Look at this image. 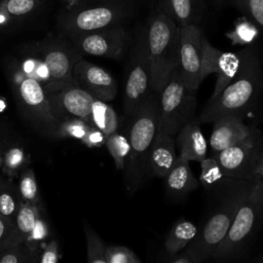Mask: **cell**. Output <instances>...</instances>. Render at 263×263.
Masks as SVG:
<instances>
[{"label":"cell","mask_w":263,"mask_h":263,"mask_svg":"<svg viewBox=\"0 0 263 263\" xmlns=\"http://www.w3.org/2000/svg\"><path fill=\"white\" fill-rule=\"evenodd\" d=\"M92 124L96 125L105 137L116 133L118 118L114 109L104 101L96 99L92 107Z\"/></svg>","instance_id":"obj_25"},{"label":"cell","mask_w":263,"mask_h":263,"mask_svg":"<svg viewBox=\"0 0 263 263\" xmlns=\"http://www.w3.org/2000/svg\"><path fill=\"white\" fill-rule=\"evenodd\" d=\"M205 36L198 25L180 28V52L178 71L185 86L195 92L201 84V64Z\"/></svg>","instance_id":"obj_9"},{"label":"cell","mask_w":263,"mask_h":263,"mask_svg":"<svg viewBox=\"0 0 263 263\" xmlns=\"http://www.w3.org/2000/svg\"><path fill=\"white\" fill-rule=\"evenodd\" d=\"M176 147L175 136L158 133L148 154V173L164 178L178 158Z\"/></svg>","instance_id":"obj_19"},{"label":"cell","mask_w":263,"mask_h":263,"mask_svg":"<svg viewBox=\"0 0 263 263\" xmlns=\"http://www.w3.org/2000/svg\"><path fill=\"white\" fill-rule=\"evenodd\" d=\"M163 179L166 193L177 199L185 198L200 185L191 171L189 161L179 156Z\"/></svg>","instance_id":"obj_20"},{"label":"cell","mask_w":263,"mask_h":263,"mask_svg":"<svg viewBox=\"0 0 263 263\" xmlns=\"http://www.w3.org/2000/svg\"><path fill=\"white\" fill-rule=\"evenodd\" d=\"M254 261H256V262H261V263H263V255H261L260 257H258L257 259H255Z\"/></svg>","instance_id":"obj_41"},{"label":"cell","mask_w":263,"mask_h":263,"mask_svg":"<svg viewBox=\"0 0 263 263\" xmlns=\"http://www.w3.org/2000/svg\"><path fill=\"white\" fill-rule=\"evenodd\" d=\"M106 263H141L137 255L124 246L106 247Z\"/></svg>","instance_id":"obj_33"},{"label":"cell","mask_w":263,"mask_h":263,"mask_svg":"<svg viewBox=\"0 0 263 263\" xmlns=\"http://www.w3.org/2000/svg\"><path fill=\"white\" fill-rule=\"evenodd\" d=\"M253 125L245 123L243 119L235 115H225L213 122L210 137V147L213 153L229 148L242 140L251 133Z\"/></svg>","instance_id":"obj_16"},{"label":"cell","mask_w":263,"mask_h":263,"mask_svg":"<svg viewBox=\"0 0 263 263\" xmlns=\"http://www.w3.org/2000/svg\"><path fill=\"white\" fill-rule=\"evenodd\" d=\"M151 70V86L159 93L179 66L180 27L159 8L144 30Z\"/></svg>","instance_id":"obj_3"},{"label":"cell","mask_w":263,"mask_h":263,"mask_svg":"<svg viewBox=\"0 0 263 263\" xmlns=\"http://www.w3.org/2000/svg\"><path fill=\"white\" fill-rule=\"evenodd\" d=\"M63 45L50 44L43 54V63L48 75V91L54 92L69 85H75L77 81L73 75L74 50Z\"/></svg>","instance_id":"obj_14"},{"label":"cell","mask_w":263,"mask_h":263,"mask_svg":"<svg viewBox=\"0 0 263 263\" xmlns=\"http://www.w3.org/2000/svg\"><path fill=\"white\" fill-rule=\"evenodd\" d=\"M194 93L185 86L177 69L159 92L158 133L176 136L195 117L197 100Z\"/></svg>","instance_id":"obj_7"},{"label":"cell","mask_w":263,"mask_h":263,"mask_svg":"<svg viewBox=\"0 0 263 263\" xmlns=\"http://www.w3.org/2000/svg\"><path fill=\"white\" fill-rule=\"evenodd\" d=\"M24 152L21 148L14 147L8 150V152L5 155V167L9 171L16 170L24 161Z\"/></svg>","instance_id":"obj_36"},{"label":"cell","mask_w":263,"mask_h":263,"mask_svg":"<svg viewBox=\"0 0 263 263\" xmlns=\"http://www.w3.org/2000/svg\"><path fill=\"white\" fill-rule=\"evenodd\" d=\"M37 223L38 213L36 205L23 200L14 218V226L23 241L28 240L33 235Z\"/></svg>","instance_id":"obj_27"},{"label":"cell","mask_w":263,"mask_h":263,"mask_svg":"<svg viewBox=\"0 0 263 263\" xmlns=\"http://www.w3.org/2000/svg\"><path fill=\"white\" fill-rule=\"evenodd\" d=\"M132 5L117 1L89 0L60 13L58 26L69 37L120 26Z\"/></svg>","instance_id":"obj_6"},{"label":"cell","mask_w":263,"mask_h":263,"mask_svg":"<svg viewBox=\"0 0 263 263\" xmlns=\"http://www.w3.org/2000/svg\"><path fill=\"white\" fill-rule=\"evenodd\" d=\"M261 228H263V180L256 179L240 203L225 238L211 260L218 263L241 260Z\"/></svg>","instance_id":"obj_4"},{"label":"cell","mask_w":263,"mask_h":263,"mask_svg":"<svg viewBox=\"0 0 263 263\" xmlns=\"http://www.w3.org/2000/svg\"><path fill=\"white\" fill-rule=\"evenodd\" d=\"M179 157L188 161H198L206 157L208 141L200 128L198 117L188 121L176 135Z\"/></svg>","instance_id":"obj_18"},{"label":"cell","mask_w":263,"mask_h":263,"mask_svg":"<svg viewBox=\"0 0 263 263\" xmlns=\"http://www.w3.org/2000/svg\"><path fill=\"white\" fill-rule=\"evenodd\" d=\"M217 1H219V2H220V1H223V0H217Z\"/></svg>","instance_id":"obj_42"},{"label":"cell","mask_w":263,"mask_h":263,"mask_svg":"<svg viewBox=\"0 0 263 263\" xmlns=\"http://www.w3.org/2000/svg\"><path fill=\"white\" fill-rule=\"evenodd\" d=\"M199 228L191 221L186 219L178 220L171 228L164 240V251L172 257L184 249L196 237Z\"/></svg>","instance_id":"obj_22"},{"label":"cell","mask_w":263,"mask_h":263,"mask_svg":"<svg viewBox=\"0 0 263 263\" xmlns=\"http://www.w3.org/2000/svg\"><path fill=\"white\" fill-rule=\"evenodd\" d=\"M151 91L153 90L151 86L150 63L147 54L144 34H142L125 82V113L128 116H132Z\"/></svg>","instance_id":"obj_10"},{"label":"cell","mask_w":263,"mask_h":263,"mask_svg":"<svg viewBox=\"0 0 263 263\" xmlns=\"http://www.w3.org/2000/svg\"><path fill=\"white\" fill-rule=\"evenodd\" d=\"M107 1H117V2H123V3H127V4L133 5L135 3V1H137V0H107Z\"/></svg>","instance_id":"obj_40"},{"label":"cell","mask_w":263,"mask_h":263,"mask_svg":"<svg viewBox=\"0 0 263 263\" xmlns=\"http://www.w3.org/2000/svg\"><path fill=\"white\" fill-rule=\"evenodd\" d=\"M254 181L231 178L226 184L209 192L214 200L211 212L196 237L184 249L193 263H203L212 259L225 238L235 214L250 192Z\"/></svg>","instance_id":"obj_2"},{"label":"cell","mask_w":263,"mask_h":263,"mask_svg":"<svg viewBox=\"0 0 263 263\" xmlns=\"http://www.w3.org/2000/svg\"><path fill=\"white\" fill-rule=\"evenodd\" d=\"M18 191L22 199L26 202L36 204L38 201V186L32 170H26L18 181Z\"/></svg>","instance_id":"obj_30"},{"label":"cell","mask_w":263,"mask_h":263,"mask_svg":"<svg viewBox=\"0 0 263 263\" xmlns=\"http://www.w3.org/2000/svg\"><path fill=\"white\" fill-rule=\"evenodd\" d=\"M70 40L77 51L95 57L114 59L122 53L127 42V34L121 26H117L71 36Z\"/></svg>","instance_id":"obj_12"},{"label":"cell","mask_w":263,"mask_h":263,"mask_svg":"<svg viewBox=\"0 0 263 263\" xmlns=\"http://www.w3.org/2000/svg\"><path fill=\"white\" fill-rule=\"evenodd\" d=\"M127 139L129 154L125 162L128 188L136 189L148 173V154L158 134L159 93L151 91L130 116Z\"/></svg>","instance_id":"obj_5"},{"label":"cell","mask_w":263,"mask_h":263,"mask_svg":"<svg viewBox=\"0 0 263 263\" xmlns=\"http://www.w3.org/2000/svg\"><path fill=\"white\" fill-rule=\"evenodd\" d=\"M84 233L87 245V262L106 263V247L100 236L87 224H84Z\"/></svg>","instance_id":"obj_29"},{"label":"cell","mask_w":263,"mask_h":263,"mask_svg":"<svg viewBox=\"0 0 263 263\" xmlns=\"http://www.w3.org/2000/svg\"><path fill=\"white\" fill-rule=\"evenodd\" d=\"M54 116L72 117L92 124V107L96 98L86 89L69 85L48 97Z\"/></svg>","instance_id":"obj_13"},{"label":"cell","mask_w":263,"mask_h":263,"mask_svg":"<svg viewBox=\"0 0 263 263\" xmlns=\"http://www.w3.org/2000/svg\"><path fill=\"white\" fill-rule=\"evenodd\" d=\"M18 246L20 245L4 250L0 255V263H20L31 261L29 252Z\"/></svg>","instance_id":"obj_35"},{"label":"cell","mask_w":263,"mask_h":263,"mask_svg":"<svg viewBox=\"0 0 263 263\" xmlns=\"http://www.w3.org/2000/svg\"><path fill=\"white\" fill-rule=\"evenodd\" d=\"M260 33L259 27L254 22L247 16H241L235 21L233 28L226 33V37L233 46H248L255 44Z\"/></svg>","instance_id":"obj_24"},{"label":"cell","mask_w":263,"mask_h":263,"mask_svg":"<svg viewBox=\"0 0 263 263\" xmlns=\"http://www.w3.org/2000/svg\"><path fill=\"white\" fill-rule=\"evenodd\" d=\"M262 155L263 134L254 125L245 140L213 154L227 177L250 181L256 180V168Z\"/></svg>","instance_id":"obj_8"},{"label":"cell","mask_w":263,"mask_h":263,"mask_svg":"<svg viewBox=\"0 0 263 263\" xmlns=\"http://www.w3.org/2000/svg\"><path fill=\"white\" fill-rule=\"evenodd\" d=\"M59 260V246L55 240L49 241L40 257L41 263H57Z\"/></svg>","instance_id":"obj_37"},{"label":"cell","mask_w":263,"mask_h":263,"mask_svg":"<svg viewBox=\"0 0 263 263\" xmlns=\"http://www.w3.org/2000/svg\"><path fill=\"white\" fill-rule=\"evenodd\" d=\"M73 75L97 100L112 101L117 92V84L111 74L96 64L79 60L73 67Z\"/></svg>","instance_id":"obj_15"},{"label":"cell","mask_w":263,"mask_h":263,"mask_svg":"<svg viewBox=\"0 0 263 263\" xmlns=\"http://www.w3.org/2000/svg\"><path fill=\"white\" fill-rule=\"evenodd\" d=\"M105 143L116 168L123 170L130 150L128 139L116 132L106 137Z\"/></svg>","instance_id":"obj_28"},{"label":"cell","mask_w":263,"mask_h":263,"mask_svg":"<svg viewBox=\"0 0 263 263\" xmlns=\"http://www.w3.org/2000/svg\"><path fill=\"white\" fill-rule=\"evenodd\" d=\"M43 0H0V16L4 20H20L36 12Z\"/></svg>","instance_id":"obj_26"},{"label":"cell","mask_w":263,"mask_h":263,"mask_svg":"<svg viewBox=\"0 0 263 263\" xmlns=\"http://www.w3.org/2000/svg\"><path fill=\"white\" fill-rule=\"evenodd\" d=\"M21 238L14 223L0 214V249L6 250L13 246L21 245Z\"/></svg>","instance_id":"obj_32"},{"label":"cell","mask_w":263,"mask_h":263,"mask_svg":"<svg viewBox=\"0 0 263 263\" xmlns=\"http://www.w3.org/2000/svg\"><path fill=\"white\" fill-rule=\"evenodd\" d=\"M240 63V51H222L214 47L205 38L201 64V81H203L209 75L213 73L217 75L213 93L208 102L217 99L223 89L232 81L239 69Z\"/></svg>","instance_id":"obj_11"},{"label":"cell","mask_w":263,"mask_h":263,"mask_svg":"<svg viewBox=\"0 0 263 263\" xmlns=\"http://www.w3.org/2000/svg\"><path fill=\"white\" fill-rule=\"evenodd\" d=\"M199 183L206 192H211L226 184L231 178L227 177L220 165L219 161L214 157H205L200 162Z\"/></svg>","instance_id":"obj_23"},{"label":"cell","mask_w":263,"mask_h":263,"mask_svg":"<svg viewBox=\"0 0 263 263\" xmlns=\"http://www.w3.org/2000/svg\"><path fill=\"white\" fill-rule=\"evenodd\" d=\"M159 9L180 28L186 25H198L202 15L199 0H160Z\"/></svg>","instance_id":"obj_21"},{"label":"cell","mask_w":263,"mask_h":263,"mask_svg":"<svg viewBox=\"0 0 263 263\" xmlns=\"http://www.w3.org/2000/svg\"><path fill=\"white\" fill-rule=\"evenodd\" d=\"M243 12L245 16L254 22L263 31V0H231Z\"/></svg>","instance_id":"obj_31"},{"label":"cell","mask_w":263,"mask_h":263,"mask_svg":"<svg viewBox=\"0 0 263 263\" xmlns=\"http://www.w3.org/2000/svg\"><path fill=\"white\" fill-rule=\"evenodd\" d=\"M18 205L15 196L8 189L4 188L0 191V214L2 216L12 221L15 218Z\"/></svg>","instance_id":"obj_34"},{"label":"cell","mask_w":263,"mask_h":263,"mask_svg":"<svg viewBox=\"0 0 263 263\" xmlns=\"http://www.w3.org/2000/svg\"><path fill=\"white\" fill-rule=\"evenodd\" d=\"M18 92L24 106L31 115L48 126H57V117L52 113L48 97L39 81L31 77L23 79Z\"/></svg>","instance_id":"obj_17"},{"label":"cell","mask_w":263,"mask_h":263,"mask_svg":"<svg viewBox=\"0 0 263 263\" xmlns=\"http://www.w3.org/2000/svg\"><path fill=\"white\" fill-rule=\"evenodd\" d=\"M6 108V102H5V99L0 97V112L4 111Z\"/></svg>","instance_id":"obj_39"},{"label":"cell","mask_w":263,"mask_h":263,"mask_svg":"<svg viewBox=\"0 0 263 263\" xmlns=\"http://www.w3.org/2000/svg\"><path fill=\"white\" fill-rule=\"evenodd\" d=\"M241 63L232 81L217 99L208 102L198 115L200 123H213L219 117L235 115L240 118L262 102L263 64L255 44L239 50Z\"/></svg>","instance_id":"obj_1"},{"label":"cell","mask_w":263,"mask_h":263,"mask_svg":"<svg viewBox=\"0 0 263 263\" xmlns=\"http://www.w3.org/2000/svg\"><path fill=\"white\" fill-rule=\"evenodd\" d=\"M256 179L263 180V155L259 160V163L256 168Z\"/></svg>","instance_id":"obj_38"}]
</instances>
